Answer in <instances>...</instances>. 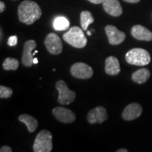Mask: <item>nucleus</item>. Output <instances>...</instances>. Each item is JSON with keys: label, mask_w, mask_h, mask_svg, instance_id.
<instances>
[{"label": "nucleus", "mask_w": 152, "mask_h": 152, "mask_svg": "<svg viewBox=\"0 0 152 152\" xmlns=\"http://www.w3.org/2000/svg\"><path fill=\"white\" fill-rule=\"evenodd\" d=\"M131 35L136 39L141 41H151L152 33L147 28L141 25H136L133 26L131 30Z\"/></svg>", "instance_id": "obj_13"}, {"label": "nucleus", "mask_w": 152, "mask_h": 152, "mask_svg": "<svg viewBox=\"0 0 152 152\" xmlns=\"http://www.w3.org/2000/svg\"><path fill=\"white\" fill-rule=\"evenodd\" d=\"M18 120L20 122L26 124L30 132H35L38 126L37 120L28 114H21L20 115H19Z\"/></svg>", "instance_id": "obj_16"}, {"label": "nucleus", "mask_w": 152, "mask_h": 152, "mask_svg": "<svg viewBox=\"0 0 152 152\" xmlns=\"http://www.w3.org/2000/svg\"><path fill=\"white\" fill-rule=\"evenodd\" d=\"M128 150L126 149H120L117 150V152H128Z\"/></svg>", "instance_id": "obj_27"}, {"label": "nucleus", "mask_w": 152, "mask_h": 152, "mask_svg": "<svg viewBox=\"0 0 152 152\" xmlns=\"http://www.w3.org/2000/svg\"><path fill=\"white\" fill-rule=\"evenodd\" d=\"M94 21V17L89 11H83L80 14V24L82 29L87 30L88 26Z\"/></svg>", "instance_id": "obj_19"}, {"label": "nucleus", "mask_w": 152, "mask_h": 152, "mask_svg": "<svg viewBox=\"0 0 152 152\" xmlns=\"http://www.w3.org/2000/svg\"><path fill=\"white\" fill-rule=\"evenodd\" d=\"M105 31L107 35L109 42L111 45H118L124 42L125 39V34L119 30L116 27L109 25L105 28Z\"/></svg>", "instance_id": "obj_8"}, {"label": "nucleus", "mask_w": 152, "mask_h": 152, "mask_svg": "<svg viewBox=\"0 0 152 152\" xmlns=\"http://www.w3.org/2000/svg\"><path fill=\"white\" fill-rule=\"evenodd\" d=\"M54 116L60 122L64 123H71L75 121V115L70 109L64 107L57 106L52 110Z\"/></svg>", "instance_id": "obj_10"}, {"label": "nucleus", "mask_w": 152, "mask_h": 152, "mask_svg": "<svg viewBox=\"0 0 152 152\" xmlns=\"http://www.w3.org/2000/svg\"><path fill=\"white\" fill-rule=\"evenodd\" d=\"M54 28L57 31H63L68 30L70 27V23L65 17L59 16L54 19L53 22Z\"/></svg>", "instance_id": "obj_18"}, {"label": "nucleus", "mask_w": 152, "mask_h": 152, "mask_svg": "<svg viewBox=\"0 0 152 152\" xmlns=\"http://www.w3.org/2000/svg\"><path fill=\"white\" fill-rule=\"evenodd\" d=\"M33 63L34 64H37L38 63V60H37V58H34V60H33Z\"/></svg>", "instance_id": "obj_28"}, {"label": "nucleus", "mask_w": 152, "mask_h": 152, "mask_svg": "<svg viewBox=\"0 0 152 152\" xmlns=\"http://www.w3.org/2000/svg\"><path fill=\"white\" fill-rule=\"evenodd\" d=\"M56 88L58 92V102L61 105H68L75 100L76 94L74 91L69 90L64 80H58L56 83Z\"/></svg>", "instance_id": "obj_5"}, {"label": "nucleus", "mask_w": 152, "mask_h": 152, "mask_svg": "<svg viewBox=\"0 0 152 152\" xmlns=\"http://www.w3.org/2000/svg\"><path fill=\"white\" fill-rule=\"evenodd\" d=\"M87 35H92V33H91V32L90 31H89V30H87Z\"/></svg>", "instance_id": "obj_29"}, {"label": "nucleus", "mask_w": 152, "mask_h": 152, "mask_svg": "<svg viewBox=\"0 0 152 152\" xmlns=\"http://www.w3.org/2000/svg\"><path fill=\"white\" fill-rule=\"evenodd\" d=\"M45 45L50 54L58 55L62 52L63 44L60 37L54 33H49L45 39Z\"/></svg>", "instance_id": "obj_6"}, {"label": "nucleus", "mask_w": 152, "mask_h": 152, "mask_svg": "<svg viewBox=\"0 0 152 152\" xmlns=\"http://www.w3.org/2000/svg\"><path fill=\"white\" fill-rule=\"evenodd\" d=\"M42 10L39 6L33 1L26 0L19 5L18 9V19L26 25H31L40 18Z\"/></svg>", "instance_id": "obj_1"}, {"label": "nucleus", "mask_w": 152, "mask_h": 152, "mask_svg": "<svg viewBox=\"0 0 152 152\" xmlns=\"http://www.w3.org/2000/svg\"><path fill=\"white\" fill-rule=\"evenodd\" d=\"M0 39H1H1H2V30H1V37H0Z\"/></svg>", "instance_id": "obj_30"}, {"label": "nucleus", "mask_w": 152, "mask_h": 152, "mask_svg": "<svg viewBox=\"0 0 152 152\" xmlns=\"http://www.w3.org/2000/svg\"><path fill=\"white\" fill-rule=\"evenodd\" d=\"M104 11L112 16L118 17L123 14V9L118 0H104L103 2Z\"/></svg>", "instance_id": "obj_14"}, {"label": "nucleus", "mask_w": 152, "mask_h": 152, "mask_svg": "<svg viewBox=\"0 0 152 152\" xmlns=\"http://www.w3.org/2000/svg\"><path fill=\"white\" fill-rule=\"evenodd\" d=\"M53 148L52 134L49 131L43 130L36 137L33 144V151L35 152H50Z\"/></svg>", "instance_id": "obj_4"}, {"label": "nucleus", "mask_w": 152, "mask_h": 152, "mask_svg": "<svg viewBox=\"0 0 152 152\" xmlns=\"http://www.w3.org/2000/svg\"><path fill=\"white\" fill-rule=\"evenodd\" d=\"M13 1H16V0H13Z\"/></svg>", "instance_id": "obj_31"}, {"label": "nucleus", "mask_w": 152, "mask_h": 152, "mask_svg": "<svg viewBox=\"0 0 152 152\" xmlns=\"http://www.w3.org/2000/svg\"><path fill=\"white\" fill-rule=\"evenodd\" d=\"M8 45L10 47H14L16 46L18 43V37L16 35H13L11 36L8 39Z\"/></svg>", "instance_id": "obj_22"}, {"label": "nucleus", "mask_w": 152, "mask_h": 152, "mask_svg": "<svg viewBox=\"0 0 152 152\" xmlns=\"http://www.w3.org/2000/svg\"><path fill=\"white\" fill-rule=\"evenodd\" d=\"M6 9V5L3 1H0V12L3 13Z\"/></svg>", "instance_id": "obj_25"}, {"label": "nucleus", "mask_w": 152, "mask_h": 152, "mask_svg": "<svg viewBox=\"0 0 152 152\" xmlns=\"http://www.w3.org/2000/svg\"><path fill=\"white\" fill-rule=\"evenodd\" d=\"M105 71L109 75H116L121 72L118 59L115 56H109L105 61Z\"/></svg>", "instance_id": "obj_15"}, {"label": "nucleus", "mask_w": 152, "mask_h": 152, "mask_svg": "<svg viewBox=\"0 0 152 152\" xmlns=\"http://www.w3.org/2000/svg\"><path fill=\"white\" fill-rule=\"evenodd\" d=\"M87 118L90 124L104 123L108 118L106 109L103 106H97L89 111Z\"/></svg>", "instance_id": "obj_11"}, {"label": "nucleus", "mask_w": 152, "mask_h": 152, "mask_svg": "<svg viewBox=\"0 0 152 152\" xmlns=\"http://www.w3.org/2000/svg\"><path fill=\"white\" fill-rule=\"evenodd\" d=\"M87 1H90L91 3L95 4H103L104 0H87Z\"/></svg>", "instance_id": "obj_24"}, {"label": "nucleus", "mask_w": 152, "mask_h": 152, "mask_svg": "<svg viewBox=\"0 0 152 152\" xmlns=\"http://www.w3.org/2000/svg\"><path fill=\"white\" fill-rule=\"evenodd\" d=\"M19 66L18 59L15 58H7L3 63V68L5 71H16Z\"/></svg>", "instance_id": "obj_20"}, {"label": "nucleus", "mask_w": 152, "mask_h": 152, "mask_svg": "<svg viewBox=\"0 0 152 152\" xmlns=\"http://www.w3.org/2000/svg\"><path fill=\"white\" fill-rule=\"evenodd\" d=\"M125 60L128 64L134 66H146L151 61V56L147 50L141 48L130 49L125 55Z\"/></svg>", "instance_id": "obj_3"}, {"label": "nucleus", "mask_w": 152, "mask_h": 152, "mask_svg": "<svg viewBox=\"0 0 152 152\" xmlns=\"http://www.w3.org/2000/svg\"><path fill=\"white\" fill-rule=\"evenodd\" d=\"M71 73L73 77L78 79H89L93 75V69L85 63L78 62L74 64L71 68Z\"/></svg>", "instance_id": "obj_7"}, {"label": "nucleus", "mask_w": 152, "mask_h": 152, "mask_svg": "<svg viewBox=\"0 0 152 152\" xmlns=\"http://www.w3.org/2000/svg\"><path fill=\"white\" fill-rule=\"evenodd\" d=\"M124 1L128 3H137L140 0H124Z\"/></svg>", "instance_id": "obj_26"}, {"label": "nucleus", "mask_w": 152, "mask_h": 152, "mask_svg": "<svg viewBox=\"0 0 152 152\" xmlns=\"http://www.w3.org/2000/svg\"><path fill=\"white\" fill-rule=\"evenodd\" d=\"M142 112V107L137 103H132L125 108L122 113V117L125 121H132L140 116Z\"/></svg>", "instance_id": "obj_12"}, {"label": "nucleus", "mask_w": 152, "mask_h": 152, "mask_svg": "<svg viewBox=\"0 0 152 152\" xmlns=\"http://www.w3.org/2000/svg\"><path fill=\"white\" fill-rule=\"evenodd\" d=\"M63 39L75 48L81 49L86 46L87 39L80 28L73 26L63 35Z\"/></svg>", "instance_id": "obj_2"}, {"label": "nucleus", "mask_w": 152, "mask_h": 152, "mask_svg": "<svg viewBox=\"0 0 152 152\" xmlns=\"http://www.w3.org/2000/svg\"><path fill=\"white\" fill-rule=\"evenodd\" d=\"M0 151L1 152H11L12 151V149H11V148L10 147H9V146H3V147H1V149H0Z\"/></svg>", "instance_id": "obj_23"}, {"label": "nucleus", "mask_w": 152, "mask_h": 152, "mask_svg": "<svg viewBox=\"0 0 152 152\" xmlns=\"http://www.w3.org/2000/svg\"><path fill=\"white\" fill-rule=\"evenodd\" d=\"M36 47H37V43L33 39L28 40L25 42L21 61L23 65L26 67H31L33 64H34L33 54L32 53V51L34 50Z\"/></svg>", "instance_id": "obj_9"}, {"label": "nucleus", "mask_w": 152, "mask_h": 152, "mask_svg": "<svg viewBox=\"0 0 152 152\" xmlns=\"http://www.w3.org/2000/svg\"><path fill=\"white\" fill-rule=\"evenodd\" d=\"M13 94V90L10 87L3 86H0V98L1 99H8L11 97Z\"/></svg>", "instance_id": "obj_21"}, {"label": "nucleus", "mask_w": 152, "mask_h": 152, "mask_svg": "<svg viewBox=\"0 0 152 152\" xmlns=\"http://www.w3.org/2000/svg\"><path fill=\"white\" fill-rule=\"evenodd\" d=\"M150 71L147 68H142L139 69L134 72L132 75V79L134 83H138V84H142V83H146L149 78Z\"/></svg>", "instance_id": "obj_17"}]
</instances>
